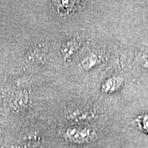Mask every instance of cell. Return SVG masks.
<instances>
[{
  "label": "cell",
  "mask_w": 148,
  "mask_h": 148,
  "mask_svg": "<svg viewBox=\"0 0 148 148\" xmlns=\"http://www.w3.org/2000/svg\"><path fill=\"white\" fill-rule=\"evenodd\" d=\"M27 61L35 65L43 64L47 58V51L44 46L36 45L27 49L25 53Z\"/></svg>",
  "instance_id": "277c9868"
},
{
  "label": "cell",
  "mask_w": 148,
  "mask_h": 148,
  "mask_svg": "<svg viewBox=\"0 0 148 148\" xmlns=\"http://www.w3.org/2000/svg\"><path fill=\"white\" fill-rule=\"evenodd\" d=\"M66 116L71 123L82 124L95 120L97 110L90 105H72L66 110Z\"/></svg>",
  "instance_id": "7a4b0ae2"
},
{
  "label": "cell",
  "mask_w": 148,
  "mask_h": 148,
  "mask_svg": "<svg viewBox=\"0 0 148 148\" xmlns=\"http://www.w3.org/2000/svg\"><path fill=\"white\" fill-rule=\"evenodd\" d=\"M99 62V57L96 55H90L83 60L82 64L84 68H90L95 66Z\"/></svg>",
  "instance_id": "52a82bcc"
},
{
  "label": "cell",
  "mask_w": 148,
  "mask_h": 148,
  "mask_svg": "<svg viewBox=\"0 0 148 148\" xmlns=\"http://www.w3.org/2000/svg\"><path fill=\"white\" fill-rule=\"evenodd\" d=\"M82 45V41L77 38H71L64 40L60 48V53L65 61H69L75 56Z\"/></svg>",
  "instance_id": "5b68a950"
},
{
  "label": "cell",
  "mask_w": 148,
  "mask_h": 148,
  "mask_svg": "<svg viewBox=\"0 0 148 148\" xmlns=\"http://www.w3.org/2000/svg\"><path fill=\"white\" fill-rule=\"evenodd\" d=\"M29 103V94L23 89L16 90L10 97V105L15 110H21L26 108Z\"/></svg>",
  "instance_id": "8992f818"
},
{
  "label": "cell",
  "mask_w": 148,
  "mask_h": 148,
  "mask_svg": "<svg viewBox=\"0 0 148 148\" xmlns=\"http://www.w3.org/2000/svg\"><path fill=\"white\" fill-rule=\"evenodd\" d=\"M64 137L73 144H86L97 138V133L93 128L85 125H73L68 127L64 134Z\"/></svg>",
  "instance_id": "6da1fadb"
},
{
  "label": "cell",
  "mask_w": 148,
  "mask_h": 148,
  "mask_svg": "<svg viewBox=\"0 0 148 148\" xmlns=\"http://www.w3.org/2000/svg\"><path fill=\"white\" fill-rule=\"evenodd\" d=\"M84 1H52L55 12L60 16H68L79 12L84 5Z\"/></svg>",
  "instance_id": "3957f363"
},
{
  "label": "cell",
  "mask_w": 148,
  "mask_h": 148,
  "mask_svg": "<svg viewBox=\"0 0 148 148\" xmlns=\"http://www.w3.org/2000/svg\"><path fill=\"white\" fill-rule=\"evenodd\" d=\"M139 122L143 130L148 133V114H145L140 117Z\"/></svg>",
  "instance_id": "9c48e42d"
},
{
  "label": "cell",
  "mask_w": 148,
  "mask_h": 148,
  "mask_svg": "<svg viewBox=\"0 0 148 148\" xmlns=\"http://www.w3.org/2000/svg\"><path fill=\"white\" fill-rule=\"evenodd\" d=\"M116 85H117V81L114 78H110L107 79L104 84L102 86V90L104 92H112L115 90L116 87Z\"/></svg>",
  "instance_id": "ba28073f"
}]
</instances>
